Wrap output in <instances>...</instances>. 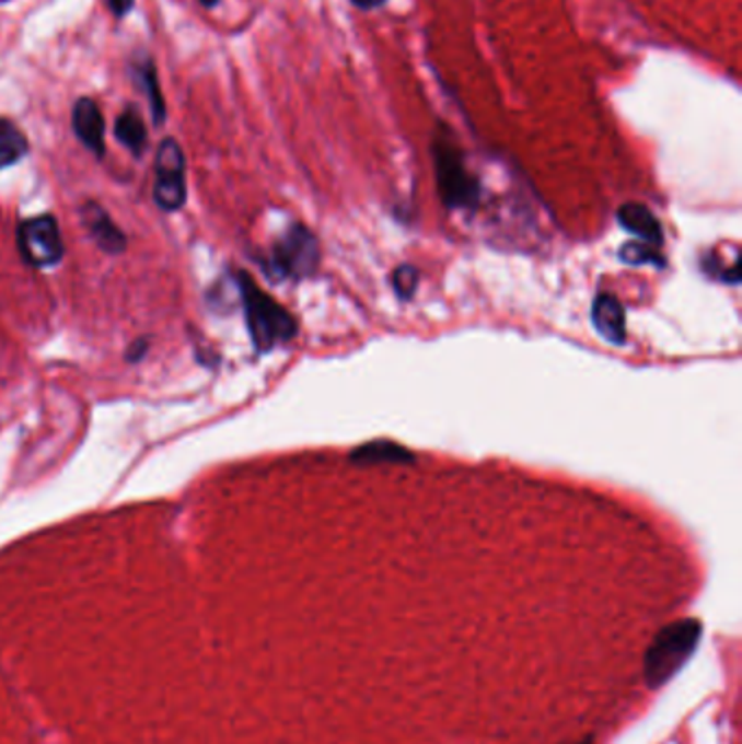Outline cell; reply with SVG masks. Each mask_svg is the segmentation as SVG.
Instances as JSON below:
<instances>
[{
	"mask_svg": "<svg viewBox=\"0 0 742 744\" xmlns=\"http://www.w3.org/2000/svg\"><path fill=\"white\" fill-rule=\"evenodd\" d=\"M235 286L244 305L246 329L257 353H268L275 347L294 340L299 334L297 318L268 292H264L248 272H235Z\"/></svg>",
	"mask_w": 742,
	"mask_h": 744,
	"instance_id": "1",
	"label": "cell"
},
{
	"mask_svg": "<svg viewBox=\"0 0 742 744\" xmlns=\"http://www.w3.org/2000/svg\"><path fill=\"white\" fill-rule=\"evenodd\" d=\"M431 158L436 168V184L447 209L475 211L482 200L479 177L468 168L466 155L460 149L449 127L438 125L431 138Z\"/></svg>",
	"mask_w": 742,
	"mask_h": 744,
	"instance_id": "2",
	"label": "cell"
},
{
	"mask_svg": "<svg viewBox=\"0 0 742 744\" xmlns=\"http://www.w3.org/2000/svg\"><path fill=\"white\" fill-rule=\"evenodd\" d=\"M704 636L697 618H682L660 629L645 653V682L651 690L669 684L695 655Z\"/></svg>",
	"mask_w": 742,
	"mask_h": 744,
	"instance_id": "3",
	"label": "cell"
},
{
	"mask_svg": "<svg viewBox=\"0 0 742 744\" xmlns=\"http://www.w3.org/2000/svg\"><path fill=\"white\" fill-rule=\"evenodd\" d=\"M321 246L316 235L305 224H292L262 259L264 272L275 281H301L316 272Z\"/></svg>",
	"mask_w": 742,
	"mask_h": 744,
	"instance_id": "4",
	"label": "cell"
},
{
	"mask_svg": "<svg viewBox=\"0 0 742 744\" xmlns=\"http://www.w3.org/2000/svg\"><path fill=\"white\" fill-rule=\"evenodd\" d=\"M15 242L22 261L37 270L57 266L66 253L61 229L53 213H39L20 220L15 229Z\"/></svg>",
	"mask_w": 742,
	"mask_h": 744,
	"instance_id": "5",
	"label": "cell"
},
{
	"mask_svg": "<svg viewBox=\"0 0 742 744\" xmlns=\"http://www.w3.org/2000/svg\"><path fill=\"white\" fill-rule=\"evenodd\" d=\"M155 205L164 211H179L187 200L186 155L175 138L162 140L155 155Z\"/></svg>",
	"mask_w": 742,
	"mask_h": 744,
	"instance_id": "6",
	"label": "cell"
},
{
	"mask_svg": "<svg viewBox=\"0 0 742 744\" xmlns=\"http://www.w3.org/2000/svg\"><path fill=\"white\" fill-rule=\"evenodd\" d=\"M81 222L88 229L90 237L96 242V246L103 253L109 255H120L127 248V235L125 231L114 222V218L107 213V209L96 202L88 200L81 207Z\"/></svg>",
	"mask_w": 742,
	"mask_h": 744,
	"instance_id": "7",
	"label": "cell"
},
{
	"mask_svg": "<svg viewBox=\"0 0 742 744\" xmlns=\"http://www.w3.org/2000/svg\"><path fill=\"white\" fill-rule=\"evenodd\" d=\"M592 327L594 332L610 345L621 347L627 340V316H625V307L623 303L610 294V292H601L596 294L594 303H592Z\"/></svg>",
	"mask_w": 742,
	"mask_h": 744,
	"instance_id": "8",
	"label": "cell"
},
{
	"mask_svg": "<svg viewBox=\"0 0 742 744\" xmlns=\"http://www.w3.org/2000/svg\"><path fill=\"white\" fill-rule=\"evenodd\" d=\"M72 129L79 142L98 160L105 158V120L96 101L83 96L72 107Z\"/></svg>",
	"mask_w": 742,
	"mask_h": 744,
	"instance_id": "9",
	"label": "cell"
},
{
	"mask_svg": "<svg viewBox=\"0 0 742 744\" xmlns=\"http://www.w3.org/2000/svg\"><path fill=\"white\" fill-rule=\"evenodd\" d=\"M618 224L627 231L640 237L645 244L660 248L664 244V229L658 216L642 202H625L616 211Z\"/></svg>",
	"mask_w": 742,
	"mask_h": 744,
	"instance_id": "10",
	"label": "cell"
},
{
	"mask_svg": "<svg viewBox=\"0 0 742 744\" xmlns=\"http://www.w3.org/2000/svg\"><path fill=\"white\" fill-rule=\"evenodd\" d=\"M351 464H360V466H372V464H411L416 460V455L405 449L398 442L392 440H372L367 442L358 449L351 451L349 455Z\"/></svg>",
	"mask_w": 742,
	"mask_h": 744,
	"instance_id": "11",
	"label": "cell"
},
{
	"mask_svg": "<svg viewBox=\"0 0 742 744\" xmlns=\"http://www.w3.org/2000/svg\"><path fill=\"white\" fill-rule=\"evenodd\" d=\"M114 136L116 140L131 151L134 158H142L144 151H147V144H149V133H147V125L140 116V112L136 107H127L116 125H114Z\"/></svg>",
	"mask_w": 742,
	"mask_h": 744,
	"instance_id": "12",
	"label": "cell"
},
{
	"mask_svg": "<svg viewBox=\"0 0 742 744\" xmlns=\"http://www.w3.org/2000/svg\"><path fill=\"white\" fill-rule=\"evenodd\" d=\"M136 79L140 83V88L147 92L149 103H151V112H153V123L160 127L166 120V101L164 94L160 90V79H158V70L153 59L144 57V61H140L136 66Z\"/></svg>",
	"mask_w": 742,
	"mask_h": 744,
	"instance_id": "13",
	"label": "cell"
},
{
	"mask_svg": "<svg viewBox=\"0 0 742 744\" xmlns=\"http://www.w3.org/2000/svg\"><path fill=\"white\" fill-rule=\"evenodd\" d=\"M28 153V140L9 118H0V171L18 164Z\"/></svg>",
	"mask_w": 742,
	"mask_h": 744,
	"instance_id": "14",
	"label": "cell"
},
{
	"mask_svg": "<svg viewBox=\"0 0 742 744\" xmlns=\"http://www.w3.org/2000/svg\"><path fill=\"white\" fill-rule=\"evenodd\" d=\"M618 257L627 264V266H656V268H664L666 266V257L649 244H640V242H627L621 246Z\"/></svg>",
	"mask_w": 742,
	"mask_h": 744,
	"instance_id": "15",
	"label": "cell"
},
{
	"mask_svg": "<svg viewBox=\"0 0 742 744\" xmlns=\"http://www.w3.org/2000/svg\"><path fill=\"white\" fill-rule=\"evenodd\" d=\"M418 281H420V272L409 266V264H401L398 268L392 270L390 275V283H392V290L396 292V297L401 301H409L416 290H418Z\"/></svg>",
	"mask_w": 742,
	"mask_h": 744,
	"instance_id": "16",
	"label": "cell"
},
{
	"mask_svg": "<svg viewBox=\"0 0 742 744\" xmlns=\"http://www.w3.org/2000/svg\"><path fill=\"white\" fill-rule=\"evenodd\" d=\"M702 268L706 270V275L719 279V281H726V283H732V286H737V283L741 281V261L728 266V264L719 261V257H717L715 251L708 253V255L704 257Z\"/></svg>",
	"mask_w": 742,
	"mask_h": 744,
	"instance_id": "17",
	"label": "cell"
},
{
	"mask_svg": "<svg viewBox=\"0 0 742 744\" xmlns=\"http://www.w3.org/2000/svg\"><path fill=\"white\" fill-rule=\"evenodd\" d=\"M149 349H151V340H149V338H138V340H134V342L129 345V349H127V353H125V360H127L129 364H138V362H142V360L147 358Z\"/></svg>",
	"mask_w": 742,
	"mask_h": 744,
	"instance_id": "18",
	"label": "cell"
},
{
	"mask_svg": "<svg viewBox=\"0 0 742 744\" xmlns=\"http://www.w3.org/2000/svg\"><path fill=\"white\" fill-rule=\"evenodd\" d=\"M134 4H136V0H107V7L118 18H125L134 9Z\"/></svg>",
	"mask_w": 742,
	"mask_h": 744,
	"instance_id": "19",
	"label": "cell"
},
{
	"mask_svg": "<svg viewBox=\"0 0 742 744\" xmlns=\"http://www.w3.org/2000/svg\"><path fill=\"white\" fill-rule=\"evenodd\" d=\"M349 2L360 11H374V9H381L387 0H349Z\"/></svg>",
	"mask_w": 742,
	"mask_h": 744,
	"instance_id": "20",
	"label": "cell"
},
{
	"mask_svg": "<svg viewBox=\"0 0 742 744\" xmlns=\"http://www.w3.org/2000/svg\"><path fill=\"white\" fill-rule=\"evenodd\" d=\"M202 7H207V9H211V7H216L220 0H198Z\"/></svg>",
	"mask_w": 742,
	"mask_h": 744,
	"instance_id": "21",
	"label": "cell"
},
{
	"mask_svg": "<svg viewBox=\"0 0 742 744\" xmlns=\"http://www.w3.org/2000/svg\"><path fill=\"white\" fill-rule=\"evenodd\" d=\"M579 744H592V743H590V741H583V743H579Z\"/></svg>",
	"mask_w": 742,
	"mask_h": 744,
	"instance_id": "22",
	"label": "cell"
}]
</instances>
